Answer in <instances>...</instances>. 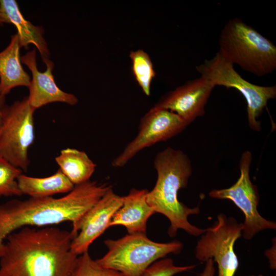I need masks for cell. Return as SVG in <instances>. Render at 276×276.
I'll use <instances>...</instances> for the list:
<instances>
[{
	"label": "cell",
	"mask_w": 276,
	"mask_h": 276,
	"mask_svg": "<svg viewBox=\"0 0 276 276\" xmlns=\"http://www.w3.org/2000/svg\"><path fill=\"white\" fill-rule=\"evenodd\" d=\"M74 236L54 226H26L8 236L0 257V276H73L78 256Z\"/></svg>",
	"instance_id": "1"
},
{
	"label": "cell",
	"mask_w": 276,
	"mask_h": 276,
	"mask_svg": "<svg viewBox=\"0 0 276 276\" xmlns=\"http://www.w3.org/2000/svg\"><path fill=\"white\" fill-rule=\"evenodd\" d=\"M110 188L89 180L75 186L61 197L14 199L0 204V257L8 236L24 227H41L70 221L74 229Z\"/></svg>",
	"instance_id": "2"
},
{
	"label": "cell",
	"mask_w": 276,
	"mask_h": 276,
	"mask_svg": "<svg viewBox=\"0 0 276 276\" xmlns=\"http://www.w3.org/2000/svg\"><path fill=\"white\" fill-rule=\"evenodd\" d=\"M157 177L156 183L148 191L146 200L155 213L163 214L169 220L168 234L173 238L178 229L193 236H199L206 228L191 224L189 216L200 213L198 206L189 208L178 199V192L186 188L192 173L191 161L180 150L167 147L158 152L154 160Z\"/></svg>",
	"instance_id": "3"
},
{
	"label": "cell",
	"mask_w": 276,
	"mask_h": 276,
	"mask_svg": "<svg viewBox=\"0 0 276 276\" xmlns=\"http://www.w3.org/2000/svg\"><path fill=\"white\" fill-rule=\"evenodd\" d=\"M218 43V52L226 61L258 77L276 69V47L239 18L225 23Z\"/></svg>",
	"instance_id": "4"
},
{
	"label": "cell",
	"mask_w": 276,
	"mask_h": 276,
	"mask_svg": "<svg viewBox=\"0 0 276 276\" xmlns=\"http://www.w3.org/2000/svg\"><path fill=\"white\" fill-rule=\"evenodd\" d=\"M104 243L108 251L96 261L100 266L123 276H141L155 262L170 254H179L183 248L182 243L178 240L156 242L141 233L128 234L117 240L107 239Z\"/></svg>",
	"instance_id": "5"
},
{
	"label": "cell",
	"mask_w": 276,
	"mask_h": 276,
	"mask_svg": "<svg viewBox=\"0 0 276 276\" xmlns=\"http://www.w3.org/2000/svg\"><path fill=\"white\" fill-rule=\"evenodd\" d=\"M233 65L217 52L213 58L205 59L196 66V70L215 86L233 88L240 92L246 101L249 127L253 130L260 131L261 122L258 119L268 101L276 97V85L264 86L251 83L243 78Z\"/></svg>",
	"instance_id": "6"
},
{
	"label": "cell",
	"mask_w": 276,
	"mask_h": 276,
	"mask_svg": "<svg viewBox=\"0 0 276 276\" xmlns=\"http://www.w3.org/2000/svg\"><path fill=\"white\" fill-rule=\"evenodd\" d=\"M35 111L28 97L6 105L3 110L0 156L24 172L28 169V151L35 138Z\"/></svg>",
	"instance_id": "7"
},
{
	"label": "cell",
	"mask_w": 276,
	"mask_h": 276,
	"mask_svg": "<svg viewBox=\"0 0 276 276\" xmlns=\"http://www.w3.org/2000/svg\"><path fill=\"white\" fill-rule=\"evenodd\" d=\"M242 223L223 213L217 216L213 226L200 236L195 249V258L204 263L209 259L217 264L218 276H234L239 261L234 246L242 236Z\"/></svg>",
	"instance_id": "8"
},
{
	"label": "cell",
	"mask_w": 276,
	"mask_h": 276,
	"mask_svg": "<svg viewBox=\"0 0 276 276\" xmlns=\"http://www.w3.org/2000/svg\"><path fill=\"white\" fill-rule=\"evenodd\" d=\"M251 160L250 151L243 153L239 164L240 175L237 181L228 188L214 189L209 193L211 198L232 201L242 211L244 216L242 236L246 240L251 239L261 231L276 229L275 222L264 218L258 210L259 195L249 176Z\"/></svg>",
	"instance_id": "9"
},
{
	"label": "cell",
	"mask_w": 276,
	"mask_h": 276,
	"mask_svg": "<svg viewBox=\"0 0 276 276\" xmlns=\"http://www.w3.org/2000/svg\"><path fill=\"white\" fill-rule=\"evenodd\" d=\"M187 126L176 113L153 107L141 118L137 135L112 160V166H124L141 150L172 138L182 131Z\"/></svg>",
	"instance_id": "10"
},
{
	"label": "cell",
	"mask_w": 276,
	"mask_h": 276,
	"mask_svg": "<svg viewBox=\"0 0 276 276\" xmlns=\"http://www.w3.org/2000/svg\"><path fill=\"white\" fill-rule=\"evenodd\" d=\"M123 200V196L114 193L111 187L86 213L76 228L71 231L74 236L71 244L74 254L80 256L88 251L90 244L109 228V223Z\"/></svg>",
	"instance_id": "11"
},
{
	"label": "cell",
	"mask_w": 276,
	"mask_h": 276,
	"mask_svg": "<svg viewBox=\"0 0 276 276\" xmlns=\"http://www.w3.org/2000/svg\"><path fill=\"white\" fill-rule=\"evenodd\" d=\"M215 87L200 76L168 93L154 107L176 113L188 125L205 114V105Z\"/></svg>",
	"instance_id": "12"
},
{
	"label": "cell",
	"mask_w": 276,
	"mask_h": 276,
	"mask_svg": "<svg viewBox=\"0 0 276 276\" xmlns=\"http://www.w3.org/2000/svg\"><path fill=\"white\" fill-rule=\"evenodd\" d=\"M21 63L26 65L32 74L28 97L31 106L35 110L49 103L61 102L75 105L78 98L73 94L62 90L55 82L53 70V62L47 59L43 61L46 66L44 72L38 70L36 61V49L28 52L21 56Z\"/></svg>",
	"instance_id": "13"
},
{
	"label": "cell",
	"mask_w": 276,
	"mask_h": 276,
	"mask_svg": "<svg viewBox=\"0 0 276 276\" xmlns=\"http://www.w3.org/2000/svg\"><path fill=\"white\" fill-rule=\"evenodd\" d=\"M148 192L146 189L133 188L128 194L123 196L122 205L113 215L109 227L122 225L128 234H146L147 221L155 213L147 201Z\"/></svg>",
	"instance_id": "14"
},
{
	"label": "cell",
	"mask_w": 276,
	"mask_h": 276,
	"mask_svg": "<svg viewBox=\"0 0 276 276\" xmlns=\"http://www.w3.org/2000/svg\"><path fill=\"white\" fill-rule=\"evenodd\" d=\"M0 9L8 24H13L16 28L20 48L27 50L29 44H33L39 52L43 62L50 59V53L43 36V27L35 26L27 20L15 0H0Z\"/></svg>",
	"instance_id": "15"
},
{
	"label": "cell",
	"mask_w": 276,
	"mask_h": 276,
	"mask_svg": "<svg viewBox=\"0 0 276 276\" xmlns=\"http://www.w3.org/2000/svg\"><path fill=\"white\" fill-rule=\"evenodd\" d=\"M16 34L11 36L9 43L0 52V90L5 96L18 86H29L31 77L24 70Z\"/></svg>",
	"instance_id": "16"
},
{
	"label": "cell",
	"mask_w": 276,
	"mask_h": 276,
	"mask_svg": "<svg viewBox=\"0 0 276 276\" xmlns=\"http://www.w3.org/2000/svg\"><path fill=\"white\" fill-rule=\"evenodd\" d=\"M22 194L32 198H45L60 193H68L74 185L59 169L53 175L35 177L20 174L17 178Z\"/></svg>",
	"instance_id": "17"
},
{
	"label": "cell",
	"mask_w": 276,
	"mask_h": 276,
	"mask_svg": "<svg viewBox=\"0 0 276 276\" xmlns=\"http://www.w3.org/2000/svg\"><path fill=\"white\" fill-rule=\"evenodd\" d=\"M55 161L74 186L89 181L96 167L85 152L70 148L62 149Z\"/></svg>",
	"instance_id": "18"
},
{
	"label": "cell",
	"mask_w": 276,
	"mask_h": 276,
	"mask_svg": "<svg viewBox=\"0 0 276 276\" xmlns=\"http://www.w3.org/2000/svg\"><path fill=\"white\" fill-rule=\"evenodd\" d=\"M129 57L134 78L143 92L149 96L152 81L156 75L151 59L143 50L130 52Z\"/></svg>",
	"instance_id": "19"
},
{
	"label": "cell",
	"mask_w": 276,
	"mask_h": 276,
	"mask_svg": "<svg viewBox=\"0 0 276 276\" xmlns=\"http://www.w3.org/2000/svg\"><path fill=\"white\" fill-rule=\"evenodd\" d=\"M22 171L0 156V197L20 196L17 178Z\"/></svg>",
	"instance_id": "20"
},
{
	"label": "cell",
	"mask_w": 276,
	"mask_h": 276,
	"mask_svg": "<svg viewBox=\"0 0 276 276\" xmlns=\"http://www.w3.org/2000/svg\"><path fill=\"white\" fill-rule=\"evenodd\" d=\"M73 276H123L120 272L104 268L93 260L88 251L78 256Z\"/></svg>",
	"instance_id": "21"
},
{
	"label": "cell",
	"mask_w": 276,
	"mask_h": 276,
	"mask_svg": "<svg viewBox=\"0 0 276 276\" xmlns=\"http://www.w3.org/2000/svg\"><path fill=\"white\" fill-rule=\"evenodd\" d=\"M196 266V265L176 266L172 259L165 258L153 263L141 276H174L191 270Z\"/></svg>",
	"instance_id": "22"
},
{
	"label": "cell",
	"mask_w": 276,
	"mask_h": 276,
	"mask_svg": "<svg viewBox=\"0 0 276 276\" xmlns=\"http://www.w3.org/2000/svg\"><path fill=\"white\" fill-rule=\"evenodd\" d=\"M204 263V268L199 276H215L216 268L214 261L209 259Z\"/></svg>",
	"instance_id": "23"
},
{
	"label": "cell",
	"mask_w": 276,
	"mask_h": 276,
	"mask_svg": "<svg viewBox=\"0 0 276 276\" xmlns=\"http://www.w3.org/2000/svg\"><path fill=\"white\" fill-rule=\"evenodd\" d=\"M265 255L268 259L269 267L272 270L276 269L275 242L272 247L265 250Z\"/></svg>",
	"instance_id": "24"
},
{
	"label": "cell",
	"mask_w": 276,
	"mask_h": 276,
	"mask_svg": "<svg viewBox=\"0 0 276 276\" xmlns=\"http://www.w3.org/2000/svg\"><path fill=\"white\" fill-rule=\"evenodd\" d=\"M5 100L6 96L4 95L0 90V127L2 123L3 108L6 105Z\"/></svg>",
	"instance_id": "25"
},
{
	"label": "cell",
	"mask_w": 276,
	"mask_h": 276,
	"mask_svg": "<svg viewBox=\"0 0 276 276\" xmlns=\"http://www.w3.org/2000/svg\"><path fill=\"white\" fill-rule=\"evenodd\" d=\"M4 24H8V22L0 9V26H3Z\"/></svg>",
	"instance_id": "26"
},
{
	"label": "cell",
	"mask_w": 276,
	"mask_h": 276,
	"mask_svg": "<svg viewBox=\"0 0 276 276\" xmlns=\"http://www.w3.org/2000/svg\"><path fill=\"white\" fill-rule=\"evenodd\" d=\"M248 276H265V275H263L262 274H259V275H248Z\"/></svg>",
	"instance_id": "27"
}]
</instances>
